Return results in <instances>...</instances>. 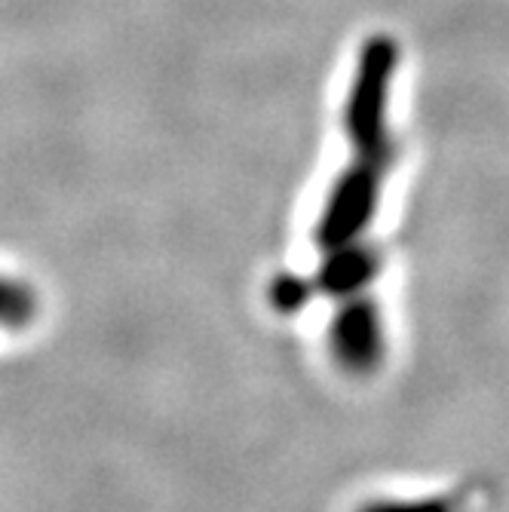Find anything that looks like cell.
I'll return each instance as SVG.
<instances>
[{
  "label": "cell",
  "instance_id": "6da1fadb",
  "mask_svg": "<svg viewBox=\"0 0 509 512\" xmlns=\"http://www.w3.org/2000/svg\"><path fill=\"white\" fill-rule=\"evenodd\" d=\"M37 307H40V301H37V292L31 283L0 273V329L22 332L37 316Z\"/></svg>",
  "mask_w": 509,
  "mask_h": 512
}]
</instances>
